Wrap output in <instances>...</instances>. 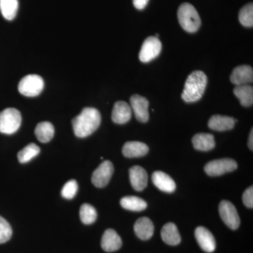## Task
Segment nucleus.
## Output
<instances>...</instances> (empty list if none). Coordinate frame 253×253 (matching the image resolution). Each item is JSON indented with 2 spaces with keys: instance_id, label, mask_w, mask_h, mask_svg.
Wrapping results in <instances>:
<instances>
[{
  "instance_id": "nucleus-1",
  "label": "nucleus",
  "mask_w": 253,
  "mask_h": 253,
  "mask_svg": "<svg viewBox=\"0 0 253 253\" xmlns=\"http://www.w3.org/2000/svg\"><path fill=\"white\" fill-rule=\"evenodd\" d=\"M99 111L94 108H84L81 114L73 118L72 121L75 134L80 138L91 135L101 124Z\"/></svg>"
},
{
  "instance_id": "nucleus-2",
  "label": "nucleus",
  "mask_w": 253,
  "mask_h": 253,
  "mask_svg": "<svg viewBox=\"0 0 253 253\" xmlns=\"http://www.w3.org/2000/svg\"><path fill=\"white\" fill-rule=\"evenodd\" d=\"M207 83V76L203 71H194L186 80L181 98L186 103L199 101L206 91Z\"/></svg>"
},
{
  "instance_id": "nucleus-3",
  "label": "nucleus",
  "mask_w": 253,
  "mask_h": 253,
  "mask_svg": "<svg viewBox=\"0 0 253 253\" xmlns=\"http://www.w3.org/2000/svg\"><path fill=\"white\" fill-rule=\"evenodd\" d=\"M178 20L181 28L188 33L198 31L201 26V18L196 8L189 3H183L178 9Z\"/></svg>"
},
{
  "instance_id": "nucleus-4",
  "label": "nucleus",
  "mask_w": 253,
  "mask_h": 253,
  "mask_svg": "<svg viewBox=\"0 0 253 253\" xmlns=\"http://www.w3.org/2000/svg\"><path fill=\"white\" fill-rule=\"evenodd\" d=\"M22 122L21 113L14 108H8L0 112V132L12 134L18 131Z\"/></svg>"
},
{
  "instance_id": "nucleus-5",
  "label": "nucleus",
  "mask_w": 253,
  "mask_h": 253,
  "mask_svg": "<svg viewBox=\"0 0 253 253\" xmlns=\"http://www.w3.org/2000/svg\"><path fill=\"white\" fill-rule=\"evenodd\" d=\"M44 82L38 75L31 74L25 76L18 84V91L23 96L34 97L38 96L44 89Z\"/></svg>"
},
{
  "instance_id": "nucleus-6",
  "label": "nucleus",
  "mask_w": 253,
  "mask_h": 253,
  "mask_svg": "<svg viewBox=\"0 0 253 253\" xmlns=\"http://www.w3.org/2000/svg\"><path fill=\"white\" fill-rule=\"evenodd\" d=\"M238 164L231 158L214 160L205 166V172L211 176H221L237 169Z\"/></svg>"
},
{
  "instance_id": "nucleus-7",
  "label": "nucleus",
  "mask_w": 253,
  "mask_h": 253,
  "mask_svg": "<svg viewBox=\"0 0 253 253\" xmlns=\"http://www.w3.org/2000/svg\"><path fill=\"white\" fill-rule=\"evenodd\" d=\"M162 49L161 42L156 37L146 38L141 46L139 57L141 62L149 63L161 54Z\"/></svg>"
},
{
  "instance_id": "nucleus-8",
  "label": "nucleus",
  "mask_w": 253,
  "mask_h": 253,
  "mask_svg": "<svg viewBox=\"0 0 253 253\" xmlns=\"http://www.w3.org/2000/svg\"><path fill=\"white\" fill-rule=\"evenodd\" d=\"M219 212L222 221L228 227L236 230L240 226L239 213L235 206L228 201H222L219 206Z\"/></svg>"
},
{
  "instance_id": "nucleus-9",
  "label": "nucleus",
  "mask_w": 253,
  "mask_h": 253,
  "mask_svg": "<svg viewBox=\"0 0 253 253\" xmlns=\"http://www.w3.org/2000/svg\"><path fill=\"white\" fill-rule=\"evenodd\" d=\"M113 171V163L109 161H104L93 172L91 182L96 187H104L109 184Z\"/></svg>"
},
{
  "instance_id": "nucleus-10",
  "label": "nucleus",
  "mask_w": 253,
  "mask_h": 253,
  "mask_svg": "<svg viewBox=\"0 0 253 253\" xmlns=\"http://www.w3.org/2000/svg\"><path fill=\"white\" fill-rule=\"evenodd\" d=\"M131 109L135 115L137 121L141 123H146L149 121V102L146 98L139 94H134L130 98Z\"/></svg>"
},
{
  "instance_id": "nucleus-11",
  "label": "nucleus",
  "mask_w": 253,
  "mask_h": 253,
  "mask_svg": "<svg viewBox=\"0 0 253 253\" xmlns=\"http://www.w3.org/2000/svg\"><path fill=\"white\" fill-rule=\"evenodd\" d=\"M198 244L205 252L211 253L216 249V241L212 233L204 226H199L195 231Z\"/></svg>"
},
{
  "instance_id": "nucleus-12",
  "label": "nucleus",
  "mask_w": 253,
  "mask_h": 253,
  "mask_svg": "<svg viewBox=\"0 0 253 253\" xmlns=\"http://www.w3.org/2000/svg\"><path fill=\"white\" fill-rule=\"evenodd\" d=\"M123 241L121 236L113 229H109L105 231L101 239L102 249L107 253L115 252L122 247Z\"/></svg>"
},
{
  "instance_id": "nucleus-13",
  "label": "nucleus",
  "mask_w": 253,
  "mask_h": 253,
  "mask_svg": "<svg viewBox=\"0 0 253 253\" xmlns=\"http://www.w3.org/2000/svg\"><path fill=\"white\" fill-rule=\"evenodd\" d=\"M230 80L231 83L236 84V86L244 85V84L253 83V68L250 66H246V65L238 66L234 68L231 73Z\"/></svg>"
},
{
  "instance_id": "nucleus-14",
  "label": "nucleus",
  "mask_w": 253,
  "mask_h": 253,
  "mask_svg": "<svg viewBox=\"0 0 253 253\" xmlns=\"http://www.w3.org/2000/svg\"><path fill=\"white\" fill-rule=\"evenodd\" d=\"M131 186L136 191H143L148 184L147 172L140 166H134L129 171Z\"/></svg>"
},
{
  "instance_id": "nucleus-15",
  "label": "nucleus",
  "mask_w": 253,
  "mask_h": 253,
  "mask_svg": "<svg viewBox=\"0 0 253 253\" xmlns=\"http://www.w3.org/2000/svg\"><path fill=\"white\" fill-rule=\"evenodd\" d=\"M131 117V109L127 103L123 101L116 102L113 107L112 121L116 124H126Z\"/></svg>"
},
{
  "instance_id": "nucleus-16",
  "label": "nucleus",
  "mask_w": 253,
  "mask_h": 253,
  "mask_svg": "<svg viewBox=\"0 0 253 253\" xmlns=\"http://www.w3.org/2000/svg\"><path fill=\"white\" fill-rule=\"evenodd\" d=\"M134 230L138 238L143 241H147L154 235V224L149 218H139L134 224Z\"/></svg>"
},
{
  "instance_id": "nucleus-17",
  "label": "nucleus",
  "mask_w": 253,
  "mask_h": 253,
  "mask_svg": "<svg viewBox=\"0 0 253 253\" xmlns=\"http://www.w3.org/2000/svg\"><path fill=\"white\" fill-rule=\"evenodd\" d=\"M236 122H237V120L234 118L229 117V116L215 115L212 116L209 120L208 126L212 130L224 131L233 129Z\"/></svg>"
},
{
  "instance_id": "nucleus-18",
  "label": "nucleus",
  "mask_w": 253,
  "mask_h": 253,
  "mask_svg": "<svg viewBox=\"0 0 253 253\" xmlns=\"http://www.w3.org/2000/svg\"><path fill=\"white\" fill-rule=\"evenodd\" d=\"M149 151V147L144 143L128 141L123 146L122 152L126 158H139L146 156Z\"/></svg>"
},
{
  "instance_id": "nucleus-19",
  "label": "nucleus",
  "mask_w": 253,
  "mask_h": 253,
  "mask_svg": "<svg viewBox=\"0 0 253 253\" xmlns=\"http://www.w3.org/2000/svg\"><path fill=\"white\" fill-rule=\"evenodd\" d=\"M152 181L156 187L164 192L172 193L176 189L175 182L172 178L161 171H156L153 174Z\"/></svg>"
},
{
  "instance_id": "nucleus-20",
  "label": "nucleus",
  "mask_w": 253,
  "mask_h": 253,
  "mask_svg": "<svg viewBox=\"0 0 253 253\" xmlns=\"http://www.w3.org/2000/svg\"><path fill=\"white\" fill-rule=\"evenodd\" d=\"M195 149L201 151H209L214 149L215 141L214 136L207 133H200L196 134L192 139Z\"/></svg>"
},
{
  "instance_id": "nucleus-21",
  "label": "nucleus",
  "mask_w": 253,
  "mask_h": 253,
  "mask_svg": "<svg viewBox=\"0 0 253 253\" xmlns=\"http://www.w3.org/2000/svg\"><path fill=\"white\" fill-rule=\"evenodd\" d=\"M161 237L166 244L169 246H177L180 244L181 236L174 223H168L163 226Z\"/></svg>"
},
{
  "instance_id": "nucleus-22",
  "label": "nucleus",
  "mask_w": 253,
  "mask_h": 253,
  "mask_svg": "<svg viewBox=\"0 0 253 253\" xmlns=\"http://www.w3.org/2000/svg\"><path fill=\"white\" fill-rule=\"evenodd\" d=\"M234 93L239 99L240 103L245 107H249L253 104V88L249 84L236 86Z\"/></svg>"
},
{
  "instance_id": "nucleus-23",
  "label": "nucleus",
  "mask_w": 253,
  "mask_h": 253,
  "mask_svg": "<svg viewBox=\"0 0 253 253\" xmlns=\"http://www.w3.org/2000/svg\"><path fill=\"white\" fill-rule=\"evenodd\" d=\"M37 139L42 143H47L52 139L54 135V127L49 122L38 123L35 129Z\"/></svg>"
},
{
  "instance_id": "nucleus-24",
  "label": "nucleus",
  "mask_w": 253,
  "mask_h": 253,
  "mask_svg": "<svg viewBox=\"0 0 253 253\" xmlns=\"http://www.w3.org/2000/svg\"><path fill=\"white\" fill-rule=\"evenodd\" d=\"M121 206L127 211L139 212L147 208V203L136 196H126L121 200Z\"/></svg>"
},
{
  "instance_id": "nucleus-25",
  "label": "nucleus",
  "mask_w": 253,
  "mask_h": 253,
  "mask_svg": "<svg viewBox=\"0 0 253 253\" xmlns=\"http://www.w3.org/2000/svg\"><path fill=\"white\" fill-rule=\"evenodd\" d=\"M18 0H0V11L3 17L12 21L17 14Z\"/></svg>"
},
{
  "instance_id": "nucleus-26",
  "label": "nucleus",
  "mask_w": 253,
  "mask_h": 253,
  "mask_svg": "<svg viewBox=\"0 0 253 253\" xmlns=\"http://www.w3.org/2000/svg\"><path fill=\"white\" fill-rule=\"evenodd\" d=\"M41 152V149L36 144H30L18 153V160L21 163H26L36 158Z\"/></svg>"
},
{
  "instance_id": "nucleus-27",
  "label": "nucleus",
  "mask_w": 253,
  "mask_h": 253,
  "mask_svg": "<svg viewBox=\"0 0 253 253\" xmlns=\"http://www.w3.org/2000/svg\"><path fill=\"white\" fill-rule=\"evenodd\" d=\"M80 217L83 224L89 225L96 220L97 212L90 204H84L82 205L80 209Z\"/></svg>"
},
{
  "instance_id": "nucleus-28",
  "label": "nucleus",
  "mask_w": 253,
  "mask_h": 253,
  "mask_svg": "<svg viewBox=\"0 0 253 253\" xmlns=\"http://www.w3.org/2000/svg\"><path fill=\"white\" fill-rule=\"evenodd\" d=\"M239 19L241 25L245 27H253V3L245 5L241 9Z\"/></svg>"
},
{
  "instance_id": "nucleus-29",
  "label": "nucleus",
  "mask_w": 253,
  "mask_h": 253,
  "mask_svg": "<svg viewBox=\"0 0 253 253\" xmlns=\"http://www.w3.org/2000/svg\"><path fill=\"white\" fill-rule=\"evenodd\" d=\"M12 236V229L9 223L0 216V244L7 242Z\"/></svg>"
},
{
  "instance_id": "nucleus-30",
  "label": "nucleus",
  "mask_w": 253,
  "mask_h": 253,
  "mask_svg": "<svg viewBox=\"0 0 253 253\" xmlns=\"http://www.w3.org/2000/svg\"><path fill=\"white\" fill-rule=\"evenodd\" d=\"M78 190V184L77 181L72 179L68 181L63 186L61 190V195L64 199H72L76 196Z\"/></svg>"
},
{
  "instance_id": "nucleus-31",
  "label": "nucleus",
  "mask_w": 253,
  "mask_h": 253,
  "mask_svg": "<svg viewBox=\"0 0 253 253\" xmlns=\"http://www.w3.org/2000/svg\"><path fill=\"white\" fill-rule=\"evenodd\" d=\"M243 201L246 207L253 208V187L251 186L244 191L243 194Z\"/></svg>"
},
{
  "instance_id": "nucleus-32",
  "label": "nucleus",
  "mask_w": 253,
  "mask_h": 253,
  "mask_svg": "<svg viewBox=\"0 0 253 253\" xmlns=\"http://www.w3.org/2000/svg\"><path fill=\"white\" fill-rule=\"evenodd\" d=\"M149 1V0H133V4L136 9L142 10L146 7Z\"/></svg>"
},
{
  "instance_id": "nucleus-33",
  "label": "nucleus",
  "mask_w": 253,
  "mask_h": 253,
  "mask_svg": "<svg viewBox=\"0 0 253 253\" xmlns=\"http://www.w3.org/2000/svg\"><path fill=\"white\" fill-rule=\"evenodd\" d=\"M249 149L253 151V130H251L250 133L249 139Z\"/></svg>"
}]
</instances>
